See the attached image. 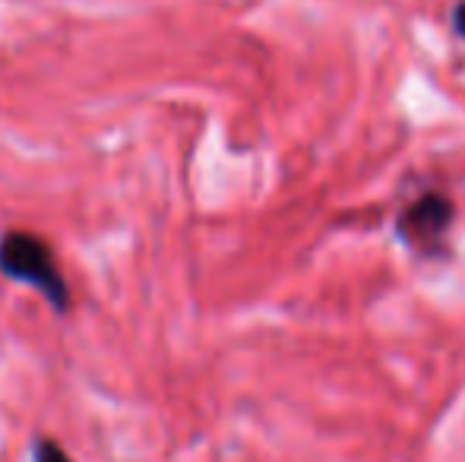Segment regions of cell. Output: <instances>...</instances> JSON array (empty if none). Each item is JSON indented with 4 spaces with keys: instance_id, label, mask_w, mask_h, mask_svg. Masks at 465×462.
Returning <instances> with one entry per match:
<instances>
[{
    "instance_id": "obj_4",
    "label": "cell",
    "mask_w": 465,
    "mask_h": 462,
    "mask_svg": "<svg viewBox=\"0 0 465 462\" xmlns=\"http://www.w3.org/2000/svg\"><path fill=\"white\" fill-rule=\"evenodd\" d=\"M450 25L460 38H465V0H456L453 10H450Z\"/></svg>"
},
{
    "instance_id": "obj_1",
    "label": "cell",
    "mask_w": 465,
    "mask_h": 462,
    "mask_svg": "<svg viewBox=\"0 0 465 462\" xmlns=\"http://www.w3.org/2000/svg\"><path fill=\"white\" fill-rule=\"evenodd\" d=\"M0 272L19 285L35 289L57 314H67L74 298L51 244L35 231L10 229L0 234Z\"/></svg>"
},
{
    "instance_id": "obj_2",
    "label": "cell",
    "mask_w": 465,
    "mask_h": 462,
    "mask_svg": "<svg viewBox=\"0 0 465 462\" xmlns=\"http://www.w3.org/2000/svg\"><path fill=\"white\" fill-rule=\"evenodd\" d=\"M450 225H453V203L440 193H424V197L411 200L402 216L396 219V234L415 251L440 253Z\"/></svg>"
},
{
    "instance_id": "obj_3",
    "label": "cell",
    "mask_w": 465,
    "mask_h": 462,
    "mask_svg": "<svg viewBox=\"0 0 465 462\" xmlns=\"http://www.w3.org/2000/svg\"><path fill=\"white\" fill-rule=\"evenodd\" d=\"M32 462H74V459H70V453L54 437H38L35 447H32Z\"/></svg>"
}]
</instances>
